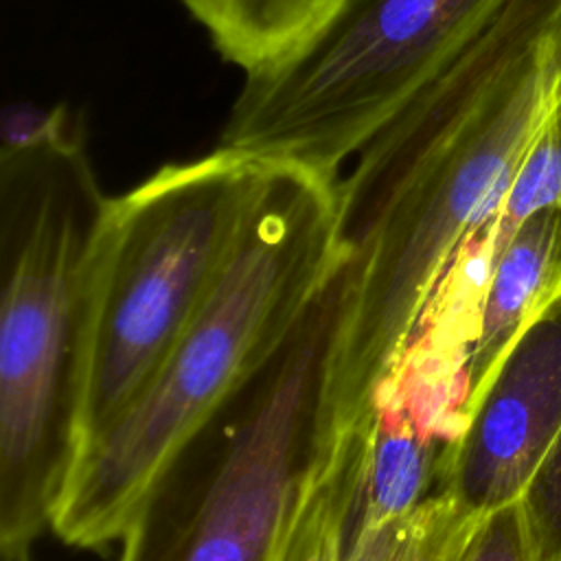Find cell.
<instances>
[{
    "instance_id": "7a4b0ae2",
    "label": "cell",
    "mask_w": 561,
    "mask_h": 561,
    "mask_svg": "<svg viewBox=\"0 0 561 561\" xmlns=\"http://www.w3.org/2000/svg\"><path fill=\"white\" fill-rule=\"evenodd\" d=\"M110 204L81 129L0 156L2 561H31L81 451L94 267Z\"/></svg>"
},
{
    "instance_id": "52a82bcc",
    "label": "cell",
    "mask_w": 561,
    "mask_h": 561,
    "mask_svg": "<svg viewBox=\"0 0 561 561\" xmlns=\"http://www.w3.org/2000/svg\"><path fill=\"white\" fill-rule=\"evenodd\" d=\"M561 430V291L517 335L445 449L440 489L484 515L519 500Z\"/></svg>"
},
{
    "instance_id": "5bb4252c",
    "label": "cell",
    "mask_w": 561,
    "mask_h": 561,
    "mask_svg": "<svg viewBox=\"0 0 561 561\" xmlns=\"http://www.w3.org/2000/svg\"><path fill=\"white\" fill-rule=\"evenodd\" d=\"M81 127L70 121L66 105L15 101L0 112V156H15L66 140Z\"/></svg>"
},
{
    "instance_id": "30bf717a",
    "label": "cell",
    "mask_w": 561,
    "mask_h": 561,
    "mask_svg": "<svg viewBox=\"0 0 561 561\" xmlns=\"http://www.w3.org/2000/svg\"><path fill=\"white\" fill-rule=\"evenodd\" d=\"M480 517L436 491L414 511L362 533L337 561H456Z\"/></svg>"
},
{
    "instance_id": "277c9868",
    "label": "cell",
    "mask_w": 561,
    "mask_h": 561,
    "mask_svg": "<svg viewBox=\"0 0 561 561\" xmlns=\"http://www.w3.org/2000/svg\"><path fill=\"white\" fill-rule=\"evenodd\" d=\"M359 272L340 248L280 344L153 473L116 561H272L337 443L333 377Z\"/></svg>"
},
{
    "instance_id": "5b68a950",
    "label": "cell",
    "mask_w": 561,
    "mask_h": 561,
    "mask_svg": "<svg viewBox=\"0 0 561 561\" xmlns=\"http://www.w3.org/2000/svg\"><path fill=\"white\" fill-rule=\"evenodd\" d=\"M270 164L217 147L112 197L94 267L81 449L127 410L219 285Z\"/></svg>"
},
{
    "instance_id": "9c48e42d",
    "label": "cell",
    "mask_w": 561,
    "mask_h": 561,
    "mask_svg": "<svg viewBox=\"0 0 561 561\" xmlns=\"http://www.w3.org/2000/svg\"><path fill=\"white\" fill-rule=\"evenodd\" d=\"M217 53L254 72L302 44L337 0H182Z\"/></svg>"
},
{
    "instance_id": "ba28073f",
    "label": "cell",
    "mask_w": 561,
    "mask_h": 561,
    "mask_svg": "<svg viewBox=\"0 0 561 561\" xmlns=\"http://www.w3.org/2000/svg\"><path fill=\"white\" fill-rule=\"evenodd\" d=\"M559 291L561 208H546L528 217L491 259L462 366L460 423L502 355Z\"/></svg>"
},
{
    "instance_id": "3957f363",
    "label": "cell",
    "mask_w": 561,
    "mask_h": 561,
    "mask_svg": "<svg viewBox=\"0 0 561 561\" xmlns=\"http://www.w3.org/2000/svg\"><path fill=\"white\" fill-rule=\"evenodd\" d=\"M337 180L272 160L219 285L127 410L81 449L53 522L64 543L118 541L167 456L280 344L340 252Z\"/></svg>"
},
{
    "instance_id": "8992f818",
    "label": "cell",
    "mask_w": 561,
    "mask_h": 561,
    "mask_svg": "<svg viewBox=\"0 0 561 561\" xmlns=\"http://www.w3.org/2000/svg\"><path fill=\"white\" fill-rule=\"evenodd\" d=\"M502 2L337 0L302 44L245 75L219 147L337 175Z\"/></svg>"
},
{
    "instance_id": "8fae6325",
    "label": "cell",
    "mask_w": 561,
    "mask_h": 561,
    "mask_svg": "<svg viewBox=\"0 0 561 561\" xmlns=\"http://www.w3.org/2000/svg\"><path fill=\"white\" fill-rule=\"evenodd\" d=\"M546 208H561V105L541 127L511 180L491 224V259L528 217Z\"/></svg>"
},
{
    "instance_id": "9a60e30c",
    "label": "cell",
    "mask_w": 561,
    "mask_h": 561,
    "mask_svg": "<svg viewBox=\"0 0 561 561\" xmlns=\"http://www.w3.org/2000/svg\"><path fill=\"white\" fill-rule=\"evenodd\" d=\"M456 561H535L519 500L484 513Z\"/></svg>"
},
{
    "instance_id": "7c38bea8",
    "label": "cell",
    "mask_w": 561,
    "mask_h": 561,
    "mask_svg": "<svg viewBox=\"0 0 561 561\" xmlns=\"http://www.w3.org/2000/svg\"><path fill=\"white\" fill-rule=\"evenodd\" d=\"M344 489L346 456L337 436L331 460L294 513L272 561H337Z\"/></svg>"
},
{
    "instance_id": "4fadbf2b",
    "label": "cell",
    "mask_w": 561,
    "mask_h": 561,
    "mask_svg": "<svg viewBox=\"0 0 561 561\" xmlns=\"http://www.w3.org/2000/svg\"><path fill=\"white\" fill-rule=\"evenodd\" d=\"M535 561H561V430L519 495Z\"/></svg>"
},
{
    "instance_id": "6da1fadb",
    "label": "cell",
    "mask_w": 561,
    "mask_h": 561,
    "mask_svg": "<svg viewBox=\"0 0 561 561\" xmlns=\"http://www.w3.org/2000/svg\"><path fill=\"white\" fill-rule=\"evenodd\" d=\"M559 105L561 0H504L337 180V245L362 261L333 377L337 432L370 412Z\"/></svg>"
}]
</instances>
